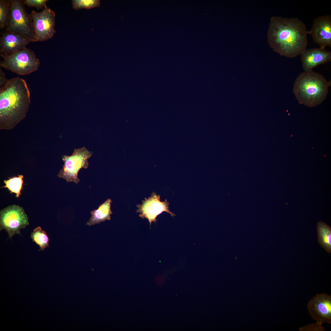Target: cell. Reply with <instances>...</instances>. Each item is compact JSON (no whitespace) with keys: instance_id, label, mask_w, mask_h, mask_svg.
Instances as JSON below:
<instances>
[{"instance_id":"6da1fadb","label":"cell","mask_w":331,"mask_h":331,"mask_svg":"<svg viewBox=\"0 0 331 331\" xmlns=\"http://www.w3.org/2000/svg\"><path fill=\"white\" fill-rule=\"evenodd\" d=\"M305 24L297 17L273 16L270 19L267 33L268 42L273 51L281 56L292 58L306 49L307 35Z\"/></svg>"},{"instance_id":"7a4b0ae2","label":"cell","mask_w":331,"mask_h":331,"mask_svg":"<svg viewBox=\"0 0 331 331\" xmlns=\"http://www.w3.org/2000/svg\"><path fill=\"white\" fill-rule=\"evenodd\" d=\"M31 102L26 82L17 77L0 89V129L13 128L25 117Z\"/></svg>"},{"instance_id":"3957f363","label":"cell","mask_w":331,"mask_h":331,"mask_svg":"<svg viewBox=\"0 0 331 331\" xmlns=\"http://www.w3.org/2000/svg\"><path fill=\"white\" fill-rule=\"evenodd\" d=\"M331 82L313 70L300 73L294 82L293 91L299 103L308 107L318 105L326 98Z\"/></svg>"},{"instance_id":"277c9868","label":"cell","mask_w":331,"mask_h":331,"mask_svg":"<svg viewBox=\"0 0 331 331\" xmlns=\"http://www.w3.org/2000/svg\"><path fill=\"white\" fill-rule=\"evenodd\" d=\"M2 58L1 67L20 75L36 71L40 64L34 52L26 47Z\"/></svg>"},{"instance_id":"5b68a950","label":"cell","mask_w":331,"mask_h":331,"mask_svg":"<svg viewBox=\"0 0 331 331\" xmlns=\"http://www.w3.org/2000/svg\"><path fill=\"white\" fill-rule=\"evenodd\" d=\"M32 32L31 42L50 39L56 32L55 12L46 5L40 12L32 10L29 14Z\"/></svg>"},{"instance_id":"8992f818","label":"cell","mask_w":331,"mask_h":331,"mask_svg":"<svg viewBox=\"0 0 331 331\" xmlns=\"http://www.w3.org/2000/svg\"><path fill=\"white\" fill-rule=\"evenodd\" d=\"M92 155V154L85 147L75 149L71 156L64 155L62 160L64 164L58 176L67 182H73L78 184L80 181L78 177V172L81 168L88 167L89 163L88 160Z\"/></svg>"},{"instance_id":"52a82bcc","label":"cell","mask_w":331,"mask_h":331,"mask_svg":"<svg viewBox=\"0 0 331 331\" xmlns=\"http://www.w3.org/2000/svg\"><path fill=\"white\" fill-rule=\"evenodd\" d=\"M29 224L28 218L23 208L15 204L9 206L0 212V230H5L11 240L15 234L21 235L20 230Z\"/></svg>"},{"instance_id":"ba28073f","label":"cell","mask_w":331,"mask_h":331,"mask_svg":"<svg viewBox=\"0 0 331 331\" xmlns=\"http://www.w3.org/2000/svg\"><path fill=\"white\" fill-rule=\"evenodd\" d=\"M11 13L5 32L19 34L30 39L32 32L29 15L25 8L24 0H10Z\"/></svg>"},{"instance_id":"9c48e42d","label":"cell","mask_w":331,"mask_h":331,"mask_svg":"<svg viewBox=\"0 0 331 331\" xmlns=\"http://www.w3.org/2000/svg\"><path fill=\"white\" fill-rule=\"evenodd\" d=\"M309 314L316 322L322 325L331 323V295L324 293L316 295L308 302Z\"/></svg>"},{"instance_id":"30bf717a","label":"cell","mask_w":331,"mask_h":331,"mask_svg":"<svg viewBox=\"0 0 331 331\" xmlns=\"http://www.w3.org/2000/svg\"><path fill=\"white\" fill-rule=\"evenodd\" d=\"M169 203L167 200L163 202L161 201L160 196L153 192L148 199L145 198L142 204L137 206L138 208L137 212L140 213L139 216L142 219L148 220L150 226L152 222L157 221V216L163 212H166L173 217L175 215L169 210Z\"/></svg>"},{"instance_id":"8fae6325","label":"cell","mask_w":331,"mask_h":331,"mask_svg":"<svg viewBox=\"0 0 331 331\" xmlns=\"http://www.w3.org/2000/svg\"><path fill=\"white\" fill-rule=\"evenodd\" d=\"M313 41L320 48L325 49L331 47V16L330 14L320 16L315 18L310 31Z\"/></svg>"},{"instance_id":"7c38bea8","label":"cell","mask_w":331,"mask_h":331,"mask_svg":"<svg viewBox=\"0 0 331 331\" xmlns=\"http://www.w3.org/2000/svg\"><path fill=\"white\" fill-rule=\"evenodd\" d=\"M0 37V55L2 57L9 55L25 47L30 39L21 35L5 32Z\"/></svg>"},{"instance_id":"4fadbf2b","label":"cell","mask_w":331,"mask_h":331,"mask_svg":"<svg viewBox=\"0 0 331 331\" xmlns=\"http://www.w3.org/2000/svg\"><path fill=\"white\" fill-rule=\"evenodd\" d=\"M301 55L302 66L306 71L331 61V51L320 47L306 49Z\"/></svg>"},{"instance_id":"5bb4252c","label":"cell","mask_w":331,"mask_h":331,"mask_svg":"<svg viewBox=\"0 0 331 331\" xmlns=\"http://www.w3.org/2000/svg\"><path fill=\"white\" fill-rule=\"evenodd\" d=\"M112 202L111 200L108 199L100 205L97 209L91 211V216L86 225L91 226L104 222L106 220H110V215L112 214L111 209Z\"/></svg>"},{"instance_id":"9a60e30c","label":"cell","mask_w":331,"mask_h":331,"mask_svg":"<svg viewBox=\"0 0 331 331\" xmlns=\"http://www.w3.org/2000/svg\"><path fill=\"white\" fill-rule=\"evenodd\" d=\"M318 240L319 244L329 253H331V228L321 221L317 224Z\"/></svg>"},{"instance_id":"2e32d148","label":"cell","mask_w":331,"mask_h":331,"mask_svg":"<svg viewBox=\"0 0 331 331\" xmlns=\"http://www.w3.org/2000/svg\"><path fill=\"white\" fill-rule=\"evenodd\" d=\"M30 238L33 242H35L39 246V251H44L46 248L49 246V239L47 233L38 226L35 228L31 233Z\"/></svg>"},{"instance_id":"e0dca14e","label":"cell","mask_w":331,"mask_h":331,"mask_svg":"<svg viewBox=\"0 0 331 331\" xmlns=\"http://www.w3.org/2000/svg\"><path fill=\"white\" fill-rule=\"evenodd\" d=\"M11 13L10 0H0V28H6L9 23Z\"/></svg>"},{"instance_id":"ac0fdd59","label":"cell","mask_w":331,"mask_h":331,"mask_svg":"<svg viewBox=\"0 0 331 331\" xmlns=\"http://www.w3.org/2000/svg\"><path fill=\"white\" fill-rule=\"evenodd\" d=\"M23 175H19L18 176L14 177L8 180H4V182L5 185L3 187L7 188L10 191V193H15L16 196L18 197L21 194V191L23 183Z\"/></svg>"},{"instance_id":"d6986e66","label":"cell","mask_w":331,"mask_h":331,"mask_svg":"<svg viewBox=\"0 0 331 331\" xmlns=\"http://www.w3.org/2000/svg\"><path fill=\"white\" fill-rule=\"evenodd\" d=\"M72 2L73 7L76 10L98 7L100 4V1L98 0H73Z\"/></svg>"},{"instance_id":"ffe728a7","label":"cell","mask_w":331,"mask_h":331,"mask_svg":"<svg viewBox=\"0 0 331 331\" xmlns=\"http://www.w3.org/2000/svg\"><path fill=\"white\" fill-rule=\"evenodd\" d=\"M300 331H325V329L322 325L316 322L305 325L299 328Z\"/></svg>"},{"instance_id":"44dd1931","label":"cell","mask_w":331,"mask_h":331,"mask_svg":"<svg viewBox=\"0 0 331 331\" xmlns=\"http://www.w3.org/2000/svg\"><path fill=\"white\" fill-rule=\"evenodd\" d=\"M25 5L28 7H34L38 10L44 8L46 5L48 0H24Z\"/></svg>"},{"instance_id":"7402d4cb","label":"cell","mask_w":331,"mask_h":331,"mask_svg":"<svg viewBox=\"0 0 331 331\" xmlns=\"http://www.w3.org/2000/svg\"><path fill=\"white\" fill-rule=\"evenodd\" d=\"M8 80L6 78L5 73L0 68V87L5 86L7 83Z\"/></svg>"}]
</instances>
